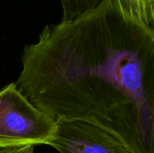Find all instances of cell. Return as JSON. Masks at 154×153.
<instances>
[{"instance_id":"obj_1","label":"cell","mask_w":154,"mask_h":153,"mask_svg":"<svg viewBox=\"0 0 154 153\" xmlns=\"http://www.w3.org/2000/svg\"><path fill=\"white\" fill-rule=\"evenodd\" d=\"M15 85L53 119L94 124L154 153V29L116 0L46 24L24 47Z\"/></svg>"},{"instance_id":"obj_2","label":"cell","mask_w":154,"mask_h":153,"mask_svg":"<svg viewBox=\"0 0 154 153\" xmlns=\"http://www.w3.org/2000/svg\"><path fill=\"white\" fill-rule=\"evenodd\" d=\"M56 128V120L35 107L15 83L0 90V149L48 145Z\"/></svg>"},{"instance_id":"obj_3","label":"cell","mask_w":154,"mask_h":153,"mask_svg":"<svg viewBox=\"0 0 154 153\" xmlns=\"http://www.w3.org/2000/svg\"><path fill=\"white\" fill-rule=\"evenodd\" d=\"M56 133L48 144L60 153H134L106 130L86 121L56 119Z\"/></svg>"},{"instance_id":"obj_4","label":"cell","mask_w":154,"mask_h":153,"mask_svg":"<svg viewBox=\"0 0 154 153\" xmlns=\"http://www.w3.org/2000/svg\"><path fill=\"white\" fill-rule=\"evenodd\" d=\"M102 0H60L62 9L60 22L73 20L95 8Z\"/></svg>"},{"instance_id":"obj_5","label":"cell","mask_w":154,"mask_h":153,"mask_svg":"<svg viewBox=\"0 0 154 153\" xmlns=\"http://www.w3.org/2000/svg\"><path fill=\"white\" fill-rule=\"evenodd\" d=\"M143 23L153 27L154 0H116Z\"/></svg>"},{"instance_id":"obj_6","label":"cell","mask_w":154,"mask_h":153,"mask_svg":"<svg viewBox=\"0 0 154 153\" xmlns=\"http://www.w3.org/2000/svg\"><path fill=\"white\" fill-rule=\"evenodd\" d=\"M0 153H34V147L27 146L13 149H0Z\"/></svg>"}]
</instances>
